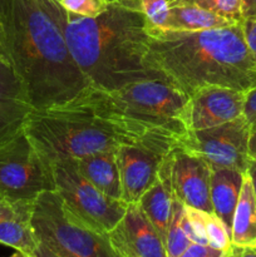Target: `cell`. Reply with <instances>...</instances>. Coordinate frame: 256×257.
Returning <instances> with one entry per match:
<instances>
[{
    "instance_id": "6da1fadb",
    "label": "cell",
    "mask_w": 256,
    "mask_h": 257,
    "mask_svg": "<svg viewBox=\"0 0 256 257\" xmlns=\"http://www.w3.org/2000/svg\"><path fill=\"white\" fill-rule=\"evenodd\" d=\"M44 3L90 87L113 92L136 82L163 80L146 65L150 35L141 3H110L94 18L73 14L57 0Z\"/></svg>"
},
{
    "instance_id": "7a4b0ae2",
    "label": "cell",
    "mask_w": 256,
    "mask_h": 257,
    "mask_svg": "<svg viewBox=\"0 0 256 257\" xmlns=\"http://www.w3.org/2000/svg\"><path fill=\"white\" fill-rule=\"evenodd\" d=\"M7 60L33 108L70 102L90 87L44 0H0Z\"/></svg>"
},
{
    "instance_id": "3957f363",
    "label": "cell",
    "mask_w": 256,
    "mask_h": 257,
    "mask_svg": "<svg viewBox=\"0 0 256 257\" xmlns=\"http://www.w3.org/2000/svg\"><path fill=\"white\" fill-rule=\"evenodd\" d=\"M147 30L146 65L185 94L211 85L241 92L256 87V64L242 23L197 32L150 25Z\"/></svg>"
},
{
    "instance_id": "277c9868",
    "label": "cell",
    "mask_w": 256,
    "mask_h": 257,
    "mask_svg": "<svg viewBox=\"0 0 256 257\" xmlns=\"http://www.w3.org/2000/svg\"><path fill=\"white\" fill-rule=\"evenodd\" d=\"M24 132L34 147L54 162L114 150L160 131L105 112L78 95L62 105L33 108Z\"/></svg>"
},
{
    "instance_id": "5b68a950",
    "label": "cell",
    "mask_w": 256,
    "mask_h": 257,
    "mask_svg": "<svg viewBox=\"0 0 256 257\" xmlns=\"http://www.w3.org/2000/svg\"><path fill=\"white\" fill-rule=\"evenodd\" d=\"M92 104L175 138L191 131L190 97L165 80H143L113 92L89 87L80 94Z\"/></svg>"
},
{
    "instance_id": "8992f818",
    "label": "cell",
    "mask_w": 256,
    "mask_h": 257,
    "mask_svg": "<svg viewBox=\"0 0 256 257\" xmlns=\"http://www.w3.org/2000/svg\"><path fill=\"white\" fill-rule=\"evenodd\" d=\"M30 222L39 242L60 257H122L113 248L108 235L73 216L55 191L38 196L33 202Z\"/></svg>"
},
{
    "instance_id": "52a82bcc",
    "label": "cell",
    "mask_w": 256,
    "mask_h": 257,
    "mask_svg": "<svg viewBox=\"0 0 256 257\" xmlns=\"http://www.w3.org/2000/svg\"><path fill=\"white\" fill-rule=\"evenodd\" d=\"M47 191H55L52 162L25 132L0 147V195L10 205L33 203Z\"/></svg>"
},
{
    "instance_id": "ba28073f",
    "label": "cell",
    "mask_w": 256,
    "mask_h": 257,
    "mask_svg": "<svg viewBox=\"0 0 256 257\" xmlns=\"http://www.w3.org/2000/svg\"><path fill=\"white\" fill-rule=\"evenodd\" d=\"M52 168L55 192L64 207L85 225L108 235L124 216L127 203L95 188L78 172L72 158L54 161Z\"/></svg>"
},
{
    "instance_id": "9c48e42d",
    "label": "cell",
    "mask_w": 256,
    "mask_h": 257,
    "mask_svg": "<svg viewBox=\"0 0 256 257\" xmlns=\"http://www.w3.org/2000/svg\"><path fill=\"white\" fill-rule=\"evenodd\" d=\"M177 141L167 133L152 132L118 147L123 202L137 203L143 193L155 185L163 161Z\"/></svg>"
},
{
    "instance_id": "30bf717a",
    "label": "cell",
    "mask_w": 256,
    "mask_h": 257,
    "mask_svg": "<svg viewBox=\"0 0 256 257\" xmlns=\"http://www.w3.org/2000/svg\"><path fill=\"white\" fill-rule=\"evenodd\" d=\"M250 122L243 115L206 130L190 131L178 142L202 158L211 168H228L247 173Z\"/></svg>"
},
{
    "instance_id": "8fae6325",
    "label": "cell",
    "mask_w": 256,
    "mask_h": 257,
    "mask_svg": "<svg viewBox=\"0 0 256 257\" xmlns=\"http://www.w3.org/2000/svg\"><path fill=\"white\" fill-rule=\"evenodd\" d=\"M165 161L173 196L183 206L213 213L210 166L178 141Z\"/></svg>"
},
{
    "instance_id": "7c38bea8",
    "label": "cell",
    "mask_w": 256,
    "mask_h": 257,
    "mask_svg": "<svg viewBox=\"0 0 256 257\" xmlns=\"http://www.w3.org/2000/svg\"><path fill=\"white\" fill-rule=\"evenodd\" d=\"M113 248L122 257H167L165 243L138 203H130L124 216L108 232Z\"/></svg>"
},
{
    "instance_id": "4fadbf2b",
    "label": "cell",
    "mask_w": 256,
    "mask_h": 257,
    "mask_svg": "<svg viewBox=\"0 0 256 257\" xmlns=\"http://www.w3.org/2000/svg\"><path fill=\"white\" fill-rule=\"evenodd\" d=\"M246 92L226 87H203L190 97L191 131L206 130L223 124L243 115Z\"/></svg>"
},
{
    "instance_id": "5bb4252c",
    "label": "cell",
    "mask_w": 256,
    "mask_h": 257,
    "mask_svg": "<svg viewBox=\"0 0 256 257\" xmlns=\"http://www.w3.org/2000/svg\"><path fill=\"white\" fill-rule=\"evenodd\" d=\"M32 109L22 80L8 60L0 59V147L24 132Z\"/></svg>"
},
{
    "instance_id": "9a60e30c",
    "label": "cell",
    "mask_w": 256,
    "mask_h": 257,
    "mask_svg": "<svg viewBox=\"0 0 256 257\" xmlns=\"http://www.w3.org/2000/svg\"><path fill=\"white\" fill-rule=\"evenodd\" d=\"M117 150H107L72 158L78 172L95 188L114 200H122V182L118 167Z\"/></svg>"
},
{
    "instance_id": "2e32d148",
    "label": "cell",
    "mask_w": 256,
    "mask_h": 257,
    "mask_svg": "<svg viewBox=\"0 0 256 257\" xmlns=\"http://www.w3.org/2000/svg\"><path fill=\"white\" fill-rule=\"evenodd\" d=\"M245 175L228 168H211V203L213 213L222 221L230 236L233 213L240 198Z\"/></svg>"
},
{
    "instance_id": "e0dca14e",
    "label": "cell",
    "mask_w": 256,
    "mask_h": 257,
    "mask_svg": "<svg viewBox=\"0 0 256 257\" xmlns=\"http://www.w3.org/2000/svg\"><path fill=\"white\" fill-rule=\"evenodd\" d=\"M172 201L173 193L170 176H168L166 161H163L155 185L146 191L137 202L153 227L160 233L163 243L166 242L168 226L172 216Z\"/></svg>"
},
{
    "instance_id": "ac0fdd59",
    "label": "cell",
    "mask_w": 256,
    "mask_h": 257,
    "mask_svg": "<svg viewBox=\"0 0 256 257\" xmlns=\"http://www.w3.org/2000/svg\"><path fill=\"white\" fill-rule=\"evenodd\" d=\"M231 245L256 247V198L247 173L243 177L242 190L233 213Z\"/></svg>"
},
{
    "instance_id": "d6986e66",
    "label": "cell",
    "mask_w": 256,
    "mask_h": 257,
    "mask_svg": "<svg viewBox=\"0 0 256 257\" xmlns=\"http://www.w3.org/2000/svg\"><path fill=\"white\" fill-rule=\"evenodd\" d=\"M233 24L237 23L202 8L193 7V5H173L170 7L167 18L160 28L183 30V32H197V30L230 27Z\"/></svg>"
},
{
    "instance_id": "ffe728a7",
    "label": "cell",
    "mask_w": 256,
    "mask_h": 257,
    "mask_svg": "<svg viewBox=\"0 0 256 257\" xmlns=\"http://www.w3.org/2000/svg\"><path fill=\"white\" fill-rule=\"evenodd\" d=\"M32 210L0 221V243L24 255H34L39 240L33 230Z\"/></svg>"
},
{
    "instance_id": "44dd1931",
    "label": "cell",
    "mask_w": 256,
    "mask_h": 257,
    "mask_svg": "<svg viewBox=\"0 0 256 257\" xmlns=\"http://www.w3.org/2000/svg\"><path fill=\"white\" fill-rule=\"evenodd\" d=\"M183 210H185V206L173 196L172 216H171L167 237H166L165 242L167 257H181V255L186 251V248L192 243L182 227Z\"/></svg>"
},
{
    "instance_id": "7402d4cb",
    "label": "cell",
    "mask_w": 256,
    "mask_h": 257,
    "mask_svg": "<svg viewBox=\"0 0 256 257\" xmlns=\"http://www.w3.org/2000/svg\"><path fill=\"white\" fill-rule=\"evenodd\" d=\"M168 5H193L210 10L236 23H242L245 18L242 0H175L171 3L168 2Z\"/></svg>"
},
{
    "instance_id": "603a6c76",
    "label": "cell",
    "mask_w": 256,
    "mask_h": 257,
    "mask_svg": "<svg viewBox=\"0 0 256 257\" xmlns=\"http://www.w3.org/2000/svg\"><path fill=\"white\" fill-rule=\"evenodd\" d=\"M207 212L185 206L182 215V227L192 243L208 245L205 228V215Z\"/></svg>"
},
{
    "instance_id": "cb8c5ba5",
    "label": "cell",
    "mask_w": 256,
    "mask_h": 257,
    "mask_svg": "<svg viewBox=\"0 0 256 257\" xmlns=\"http://www.w3.org/2000/svg\"><path fill=\"white\" fill-rule=\"evenodd\" d=\"M205 228L208 245L222 251H227L231 247L230 233L222 221L215 213H206Z\"/></svg>"
},
{
    "instance_id": "d4e9b609",
    "label": "cell",
    "mask_w": 256,
    "mask_h": 257,
    "mask_svg": "<svg viewBox=\"0 0 256 257\" xmlns=\"http://www.w3.org/2000/svg\"><path fill=\"white\" fill-rule=\"evenodd\" d=\"M59 4L73 14L87 18L98 17L108 7L105 0H60Z\"/></svg>"
},
{
    "instance_id": "484cf974",
    "label": "cell",
    "mask_w": 256,
    "mask_h": 257,
    "mask_svg": "<svg viewBox=\"0 0 256 257\" xmlns=\"http://www.w3.org/2000/svg\"><path fill=\"white\" fill-rule=\"evenodd\" d=\"M142 10L150 27H162L167 18L168 0H141Z\"/></svg>"
},
{
    "instance_id": "4316f807",
    "label": "cell",
    "mask_w": 256,
    "mask_h": 257,
    "mask_svg": "<svg viewBox=\"0 0 256 257\" xmlns=\"http://www.w3.org/2000/svg\"><path fill=\"white\" fill-rule=\"evenodd\" d=\"M242 30L243 35H245L246 44H247L256 64V14L243 18Z\"/></svg>"
},
{
    "instance_id": "83f0119b",
    "label": "cell",
    "mask_w": 256,
    "mask_h": 257,
    "mask_svg": "<svg viewBox=\"0 0 256 257\" xmlns=\"http://www.w3.org/2000/svg\"><path fill=\"white\" fill-rule=\"evenodd\" d=\"M226 251L218 250L210 245L191 243L181 257H223Z\"/></svg>"
},
{
    "instance_id": "f1b7e54d",
    "label": "cell",
    "mask_w": 256,
    "mask_h": 257,
    "mask_svg": "<svg viewBox=\"0 0 256 257\" xmlns=\"http://www.w3.org/2000/svg\"><path fill=\"white\" fill-rule=\"evenodd\" d=\"M33 207V203H23V205L13 206L0 195V221L5 218H12L18 216L22 212L30 211Z\"/></svg>"
},
{
    "instance_id": "f546056e",
    "label": "cell",
    "mask_w": 256,
    "mask_h": 257,
    "mask_svg": "<svg viewBox=\"0 0 256 257\" xmlns=\"http://www.w3.org/2000/svg\"><path fill=\"white\" fill-rule=\"evenodd\" d=\"M243 117L250 123L256 119V87L246 92L245 104H243Z\"/></svg>"
},
{
    "instance_id": "4dcf8cb0",
    "label": "cell",
    "mask_w": 256,
    "mask_h": 257,
    "mask_svg": "<svg viewBox=\"0 0 256 257\" xmlns=\"http://www.w3.org/2000/svg\"><path fill=\"white\" fill-rule=\"evenodd\" d=\"M223 257H256V247H243V246L231 245Z\"/></svg>"
},
{
    "instance_id": "1f68e13d",
    "label": "cell",
    "mask_w": 256,
    "mask_h": 257,
    "mask_svg": "<svg viewBox=\"0 0 256 257\" xmlns=\"http://www.w3.org/2000/svg\"><path fill=\"white\" fill-rule=\"evenodd\" d=\"M248 156L250 160L256 162V119L250 123V133H248Z\"/></svg>"
},
{
    "instance_id": "d6a6232c",
    "label": "cell",
    "mask_w": 256,
    "mask_h": 257,
    "mask_svg": "<svg viewBox=\"0 0 256 257\" xmlns=\"http://www.w3.org/2000/svg\"><path fill=\"white\" fill-rule=\"evenodd\" d=\"M34 255H35V257H60L59 255H57L54 251L50 250L47 245H44V243H42V242H39V245H38Z\"/></svg>"
},
{
    "instance_id": "836d02e7",
    "label": "cell",
    "mask_w": 256,
    "mask_h": 257,
    "mask_svg": "<svg viewBox=\"0 0 256 257\" xmlns=\"http://www.w3.org/2000/svg\"><path fill=\"white\" fill-rule=\"evenodd\" d=\"M245 17L256 14V0H242Z\"/></svg>"
},
{
    "instance_id": "e575fe53",
    "label": "cell",
    "mask_w": 256,
    "mask_h": 257,
    "mask_svg": "<svg viewBox=\"0 0 256 257\" xmlns=\"http://www.w3.org/2000/svg\"><path fill=\"white\" fill-rule=\"evenodd\" d=\"M247 175L250 177L251 183H252V190H253V195H255L256 198V162L251 161L250 166H248L247 170Z\"/></svg>"
},
{
    "instance_id": "d590c367",
    "label": "cell",
    "mask_w": 256,
    "mask_h": 257,
    "mask_svg": "<svg viewBox=\"0 0 256 257\" xmlns=\"http://www.w3.org/2000/svg\"><path fill=\"white\" fill-rule=\"evenodd\" d=\"M0 59L7 60V53H5V47H4V38H3L2 20H0Z\"/></svg>"
},
{
    "instance_id": "8d00e7d4",
    "label": "cell",
    "mask_w": 256,
    "mask_h": 257,
    "mask_svg": "<svg viewBox=\"0 0 256 257\" xmlns=\"http://www.w3.org/2000/svg\"><path fill=\"white\" fill-rule=\"evenodd\" d=\"M108 4L110 3H119V4H133V3H141V0H105Z\"/></svg>"
},
{
    "instance_id": "74e56055",
    "label": "cell",
    "mask_w": 256,
    "mask_h": 257,
    "mask_svg": "<svg viewBox=\"0 0 256 257\" xmlns=\"http://www.w3.org/2000/svg\"><path fill=\"white\" fill-rule=\"evenodd\" d=\"M24 256H25L24 253H22V252H19V251H17V252L13 253V255L9 256V257H24Z\"/></svg>"
},
{
    "instance_id": "f35d334b",
    "label": "cell",
    "mask_w": 256,
    "mask_h": 257,
    "mask_svg": "<svg viewBox=\"0 0 256 257\" xmlns=\"http://www.w3.org/2000/svg\"><path fill=\"white\" fill-rule=\"evenodd\" d=\"M24 257H35V255H25Z\"/></svg>"
},
{
    "instance_id": "ab89813d",
    "label": "cell",
    "mask_w": 256,
    "mask_h": 257,
    "mask_svg": "<svg viewBox=\"0 0 256 257\" xmlns=\"http://www.w3.org/2000/svg\"><path fill=\"white\" fill-rule=\"evenodd\" d=\"M168 2H170V3H171V2H175V0H168Z\"/></svg>"
},
{
    "instance_id": "60d3db41",
    "label": "cell",
    "mask_w": 256,
    "mask_h": 257,
    "mask_svg": "<svg viewBox=\"0 0 256 257\" xmlns=\"http://www.w3.org/2000/svg\"><path fill=\"white\" fill-rule=\"evenodd\" d=\"M57 2H58V3H59V2H60V0H57Z\"/></svg>"
}]
</instances>
